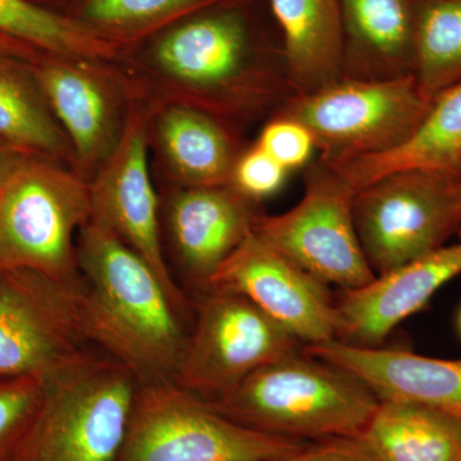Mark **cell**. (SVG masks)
Masks as SVG:
<instances>
[{
  "label": "cell",
  "instance_id": "cell-32",
  "mask_svg": "<svg viewBox=\"0 0 461 461\" xmlns=\"http://www.w3.org/2000/svg\"><path fill=\"white\" fill-rule=\"evenodd\" d=\"M26 154L21 153L16 149L8 147V145L0 142V190L3 185L8 180L11 173L17 168L18 165L26 159Z\"/></svg>",
  "mask_w": 461,
  "mask_h": 461
},
{
  "label": "cell",
  "instance_id": "cell-33",
  "mask_svg": "<svg viewBox=\"0 0 461 461\" xmlns=\"http://www.w3.org/2000/svg\"><path fill=\"white\" fill-rule=\"evenodd\" d=\"M456 326H457V332H459V335L461 338V308L459 311V314H457Z\"/></svg>",
  "mask_w": 461,
  "mask_h": 461
},
{
  "label": "cell",
  "instance_id": "cell-5",
  "mask_svg": "<svg viewBox=\"0 0 461 461\" xmlns=\"http://www.w3.org/2000/svg\"><path fill=\"white\" fill-rule=\"evenodd\" d=\"M90 221L83 176L54 160L27 157L0 190V273L26 269L80 281L77 238Z\"/></svg>",
  "mask_w": 461,
  "mask_h": 461
},
{
  "label": "cell",
  "instance_id": "cell-30",
  "mask_svg": "<svg viewBox=\"0 0 461 461\" xmlns=\"http://www.w3.org/2000/svg\"><path fill=\"white\" fill-rule=\"evenodd\" d=\"M271 461H378L366 437L344 436L308 442L295 453Z\"/></svg>",
  "mask_w": 461,
  "mask_h": 461
},
{
  "label": "cell",
  "instance_id": "cell-6",
  "mask_svg": "<svg viewBox=\"0 0 461 461\" xmlns=\"http://www.w3.org/2000/svg\"><path fill=\"white\" fill-rule=\"evenodd\" d=\"M430 103L414 75L381 81L342 77L311 93L291 94L272 117L302 123L320 158L341 163L399 148L417 131Z\"/></svg>",
  "mask_w": 461,
  "mask_h": 461
},
{
  "label": "cell",
  "instance_id": "cell-28",
  "mask_svg": "<svg viewBox=\"0 0 461 461\" xmlns=\"http://www.w3.org/2000/svg\"><path fill=\"white\" fill-rule=\"evenodd\" d=\"M287 173L285 167L256 144L240 154L230 175V186L256 204L277 193Z\"/></svg>",
  "mask_w": 461,
  "mask_h": 461
},
{
  "label": "cell",
  "instance_id": "cell-24",
  "mask_svg": "<svg viewBox=\"0 0 461 461\" xmlns=\"http://www.w3.org/2000/svg\"><path fill=\"white\" fill-rule=\"evenodd\" d=\"M0 32L51 56L93 62L118 56L114 42L80 20L60 16L30 0H0Z\"/></svg>",
  "mask_w": 461,
  "mask_h": 461
},
{
  "label": "cell",
  "instance_id": "cell-2",
  "mask_svg": "<svg viewBox=\"0 0 461 461\" xmlns=\"http://www.w3.org/2000/svg\"><path fill=\"white\" fill-rule=\"evenodd\" d=\"M77 263L91 345L126 366L140 384L173 382L189 335L157 273L93 221L78 233Z\"/></svg>",
  "mask_w": 461,
  "mask_h": 461
},
{
  "label": "cell",
  "instance_id": "cell-20",
  "mask_svg": "<svg viewBox=\"0 0 461 461\" xmlns=\"http://www.w3.org/2000/svg\"><path fill=\"white\" fill-rule=\"evenodd\" d=\"M157 139L167 165L182 187L230 185L242 153L230 124L186 103L162 111Z\"/></svg>",
  "mask_w": 461,
  "mask_h": 461
},
{
  "label": "cell",
  "instance_id": "cell-27",
  "mask_svg": "<svg viewBox=\"0 0 461 461\" xmlns=\"http://www.w3.org/2000/svg\"><path fill=\"white\" fill-rule=\"evenodd\" d=\"M38 378H0V461H14L41 406Z\"/></svg>",
  "mask_w": 461,
  "mask_h": 461
},
{
  "label": "cell",
  "instance_id": "cell-34",
  "mask_svg": "<svg viewBox=\"0 0 461 461\" xmlns=\"http://www.w3.org/2000/svg\"><path fill=\"white\" fill-rule=\"evenodd\" d=\"M460 175H461V171H460ZM459 233H460V235H461V226H460Z\"/></svg>",
  "mask_w": 461,
  "mask_h": 461
},
{
  "label": "cell",
  "instance_id": "cell-14",
  "mask_svg": "<svg viewBox=\"0 0 461 461\" xmlns=\"http://www.w3.org/2000/svg\"><path fill=\"white\" fill-rule=\"evenodd\" d=\"M100 63L41 53L32 60L41 85L60 129L75 156L78 175L87 181L117 147L124 120L117 84Z\"/></svg>",
  "mask_w": 461,
  "mask_h": 461
},
{
  "label": "cell",
  "instance_id": "cell-15",
  "mask_svg": "<svg viewBox=\"0 0 461 461\" xmlns=\"http://www.w3.org/2000/svg\"><path fill=\"white\" fill-rule=\"evenodd\" d=\"M461 275V242L402 264L362 287L342 290L336 302L338 339L377 348L397 324L429 304L430 297Z\"/></svg>",
  "mask_w": 461,
  "mask_h": 461
},
{
  "label": "cell",
  "instance_id": "cell-19",
  "mask_svg": "<svg viewBox=\"0 0 461 461\" xmlns=\"http://www.w3.org/2000/svg\"><path fill=\"white\" fill-rule=\"evenodd\" d=\"M281 36L294 94L311 93L342 78L344 44L339 0H268Z\"/></svg>",
  "mask_w": 461,
  "mask_h": 461
},
{
  "label": "cell",
  "instance_id": "cell-10",
  "mask_svg": "<svg viewBox=\"0 0 461 461\" xmlns=\"http://www.w3.org/2000/svg\"><path fill=\"white\" fill-rule=\"evenodd\" d=\"M83 278L0 273V378L45 379L90 350Z\"/></svg>",
  "mask_w": 461,
  "mask_h": 461
},
{
  "label": "cell",
  "instance_id": "cell-16",
  "mask_svg": "<svg viewBox=\"0 0 461 461\" xmlns=\"http://www.w3.org/2000/svg\"><path fill=\"white\" fill-rule=\"evenodd\" d=\"M304 351L351 373L379 402L411 403L461 418V359L360 348L339 339L305 346Z\"/></svg>",
  "mask_w": 461,
  "mask_h": 461
},
{
  "label": "cell",
  "instance_id": "cell-26",
  "mask_svg": "<svg viewBox=\"0 0 461 461\" xmlns=\"http://www.w3.org/2000/svg\"><path fill=\"white\" fill-rule=\"evenodd\" d=\"M223 2L227 0H85L80 21L114 42Z\"/></svg>",
  "mask_w": 461,
  "mask_h": 461
},
{
  "label": "cell",
  "instance_id": "cell-17",
  "mask_svg": "<svg viewBox=\"0 0 461 461\" xmlns=\"http://www.w3.org/2000/svg\"><path fill=\"white\" fill-rule=\"evenodd\" d=\"M254 203L230 185L182 187L169 203L168 227L182 268L199 290L253 230Z\"/></svg>",
  "mask_w": 461,
  "mask_h": 461
},
{
  "label": "cell",
  "instance_id": "cell-12",
  "mask_svg": "<svg viewBox=\"0 0 461 461\" xmlns=\"http://www.w3.org/2000/svg\"><path fill=\"white\" fill-rule=\"evenodd\" d=\"M150 117L141 105L130 107L117 147L87 181L91 221L113 232L157 273L176 308L185 313L189 302L163 256L158 198L149 172Z\"/></svg>",
  "mask_w": 461,
  "mask_h": 461
},
{
  "label": "cell",
  "instance_id": "cell-8",
  "mask_svg": "<svg viewBox=\"0 0 461 461\" xmlns=\"http://www.w3.org/2000/svg\"><path fill=\"white\" fill-rule=\"evenodd\" d=\"M357 238L375 276L446 247L461 226L460 173L402 169L354 196Z\"/></svg>",
  "mask_w": 461,
  "mask_h": 461
},
{
  "label": "cell",
  "instance_id": "cell-1",
  "mask_svg": "<svg viewBox=\"0 0 461 461\" xmlns=\"http://www.w3.org/2000/svg\"><path fill=\"white\" fill-rule=\"evenodd\" d=\"M154 63L186 91V104L227 124L271 118L294 94L282 44L259 32L247 0H227L191 14L157 42Z\"/></svg>",
  "mask_w": 461,
  "mask_h": 461
},
{
  "label": "cell",
  "instance_id": "cell-29",
  "mask_svg": "<svg viewBox=\"0 0 461 461\" xmlns=\"http://www.w3.org/2000/svg\"><path fill=\"white\" fill-rule=\"evenodd\" d=\"M257 145L287 171L306 167L313 160V136L296 121L272 117L267 121Z\"/></svg>",
  "mask_w": 461,
  "mask_h": 461
},
{
  "label": "cell",
  "instance_id": "cell-9",
  "mask_svg": "<svg viewBox=\"0 0 461 461\" xmlns=\"http://www.w3.org/2000/svg\"><path fill=\"white\" fill-rule=\"evenodd\" d=\"M357 190L326 160L305 167L304 193L281 214H257L253 230L324 284L341 290L375 280L354 221Z\"/></svg>",
  "mask_w": 461,
  "mask_h": 461
},
{
  "label": "cell",
  "instance_id": "cell-11",
  "mask_svg": "<svg viewBox=\"0 0 461 461\" xmlns=\"http://www.w3.org/2000/svg\"><path fill=\"white\" fill-rule=\"evenodd\" d=\"M195 311L173 382L202 399H217L267 364L300 350L299 339L239 294L204 288Z\"/></svg>",
  "mask_w": 461,
  "mask_h": 461
},
{
  "label": "cell",
  "instance_id": "cell-22",
  "mask_svg": "<svg viewBox=\"0 0 461 461\" xmlns=\"http://www.w3.org/2000/svg\"><path fill=\"white\" fill-rule=\"evenodd\" d=\"M0 142L30 157L75 167L66 133L51 113L32 60L0 54Z\"/></svg>",
  "mask_w": 461,
  "mask_h": 461
},
{
  "label": "cell",
  "instance_id": "cell-3",
  "mask_svg": "<svg viewBox=\"0 0 461 461\" xmlns=\"http://www.w3.org/2000/svg\"><path fill=\"white\" fill-rule=\"evenodd\" d=\"M205 402L240 426L300 442L362 435L379 405L360 379L304 350L267 364Z\"/></svg>",
  "mask_w": 461,
  "mask_h": 461
},
{
  "label": "cell",
  "instance_id": "cell-7",
  "mask_svg": "<svg viewBox=\"0 0 461 461\" xmlns=\"http://www.w3.org/2000/svg\"><path fill=\"white\" fill-rule=\"evenodd\" d=\"M306 444L240 426L175 382H158L139 384L115 461H271Z\"/></svg>",
  "mask_w": 461,
  "mask_h": 461
},
{
  "label": "cell",
  "instance_id": "cell-23",
  "mask_svg": "<svg viewBox=\"0 0 461 461\" xmlns=\"http://www.w3.org/2000/svg\"><path fill=\"white\" fill-rule=\"evenodd\" d=\"M363 436L378 461H461V418L379 402Z\"/></svg>",
  "mask_w": 461,
  "mask_h": 461
},
{
  "label": "cell",
  "instance_id": "cell-21",
  "mask_svg": "<svg viewBox=\"0 0 461 461\" xmlns=\"http://www.w3.org/2000/svg\"><path fill=\"white\" fill-rule=\"evenodd\" d=\"M355 190L402 169L461 171V84L432 103L417 131L399 148L378 156L330 165Z\"/></svg>",
  "mask_w": 461,
  "mask_h": 461
},
{
  "label": "cell",
  "instance_id": "cell-25",
  "mask_svg": "<svg viewBox=\"0 0 461 461\" xmlns=\"http://www.w3.org/2000/svg\"><path fill=\"white\" fill-rule=\"evenodd\" d=\"M412 75L429 102L461 84V0H420Z\"/></svg>",
  "mask_w": 461,
  "mask_h": 461
},
{
  "label": "cell",
  "instance_id": "cell-18",
  "mask_svg": "<svg viewBox=\"0 0 461 461\" xmlns=\"http://www.w3.org/2000/svg\"><path fill=\"white\" fill-rule=\"evenodd\" d=\"M344 72L354 80L412 75L420 0H339Z\"/></svg>",
  "mask_w": 461,
  "mask_h": 461
},
{
  "label": "cell",
  "instance_id": "cell-4",
  "mask_svg": "<svg viewBox=\"0 0 461 461\" xmlns=\"http://www.w3.org/2000/svg\"><path fill=\"white\" fill-rule=\"evenodd\" d=\"M32 427L14 461H115L139 381L122 363L86 351L45 379Z\"/></svg>",
  "mask_w": 461,
  "mask_h": 461
},
{
  "label": "cell",
  "instance_id": "cell-31",
  "mask_svg": "<svg viewBox=\"0 0 461 461\" xmlns=\"http://www.w3.org/2000/svg\"><path fill=\"white\" fill-rule=\"evenodd\" d=\"M0 54L33 60L41 56V51L35 50L32 45L25 44V42L16 41V39L0 32Z\"/></svg>",
  "mask_w": 461,
  "mask_h": 461
},
{
  "label": "cell",
  "instance_id": "cell-13",
  "mask_svg": "<svg viewBox=\"0 0 461 461\" xmlns=\"http://www.w3.org/2000/svg\"><path fill=\"white\" fill-rule=\"evenodd\" d=\"M208 287L247 297L305 346L338 339V309L329 285L254 230L224 260Z\"/></svg>",
  "mask_w": 461,
  "mask_h": 461
}]
</instances>
